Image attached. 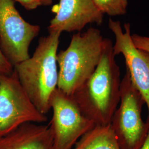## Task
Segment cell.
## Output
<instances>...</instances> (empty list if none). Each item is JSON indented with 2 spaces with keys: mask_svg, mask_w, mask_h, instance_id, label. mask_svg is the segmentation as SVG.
Wrapping results in <instances>:
<instances>
[{
  "mask_svg": "<svg viewBox=\"0 0 149 149\" xmlns=\"http://www.w3.org/2000/svg\"><path fill=\"white\" fill-rule=\"evenodd\" d=\"M132 39L136 48L149 53V37L134 34L132 35Z\"/></svg>",
  "mask_w": 149,
  "mask_h": 149,
  "instance_id": "13",
  "label": "cell"
},
{
  "mask_svg": "<svg viewBox=\"0 0 149 149\" xmlns=\"http://www.w3.org/2000/svg\"><path fill=\"white\" fill-rule=\"evenodd\" d=\"M109 39L96 69L72 96L95 125L111 124L120 100V72Z\"/></svg>",
  "mask_w": 149,
  "mask_h": 149,
  "instance_id": "1",
  "label": "cell"
},
{
  "mask_svg": "<svg viewBox=\"0 0 149 149\" xmlns=\"http://www.w3.org/2000/svg\"><path fill=\"white\" fill-rule=\"evenodd\" d=\"M74 146V149H120L111 124L95 125Z\"/></svg>",
  "mask_w": 149,
  "mask_h": 149,
  "instance_id": "11",
  "label": "cell"
},
{
  "mask_svg": "<svg viewBox=\"0 0 149 149\" xmlns=\"http://www.w3.org/2000/svg\"><path fill=\"white\" fill-rule=\"evenodd\" d=\"M20 3L26 10H33L42 5L41 0H13Z\"/></svg>",
  "mask_w": 149,
  "mask_h": 149,
  "instance_id": "15",
  "label": "cell"
},
{
  "mask_svg": "<svg viewBox=\"0 0 149 149\" xmlns=\"http://www.w3.org/2000/svg\"><path fill=\"white\" fill-rule=\"evenodd\" d=\"M49 32L47 36L40 38L32 56L14 66L28 96L45 115L51 109V98L58 88L57 54L61 33Z\"/></svg>",
  "mask_w": 149,
  "mask_h": 149,
  "instance_id": "2",
  "label": "cell"
},
{
  "mask_svg": "<svg viewBox=\"0 0 149 149\" xmlns=\"http://www.w3.org/2000/svg\"><path fill=\"white\" fill-rule=\"evenodd\" d=\"M108 40L95 28L74 34L69 47L57 54L58 89L73 96L95 71Z\"/></svg>",
  "mask_w": 149,
  "mask_h": 149,
  "instance_id": "3",
  "label": "cell"
},
{
  "mask_svg": "<svg viewBox=\"0 0 149 149\" xmlns=\"http://www.w3.org/2000/svg\"><path fill=\"white\" fill-rule=\"evenodd\" d=\"M50 108L54 149H73L81 136L95 125L83 114L72 96L58 88L51 98Z\"/></svg>",
  "mask_w": 149,
  "mask_h": 149,
  "instance_id": "6",
  "label": "cell"
},
{
  "mask_svg": "<svg viewBox=\"0 0 149 149\" xmlns=\"http://www.w3.org/2000/svg\"><path fill=\"white\" fill-rule=\"evenodd\" d=\"M0 149H54L49 125L28 123L0 138Z\"/></svg>",
  "mask_w": 149,
  "mask_h": 149,
  "instance_id": "10",
  "label": "cell"
},
{
  "mask_svg": "<svg viewBox=\"0 0 149 149\" xmlns=\"http://www.w3.org/2000/svg\"><path fill=\"white\" fill-rule=\"evenodd\" d=\"M47 120L28 96L15 69L11 74L0 72V138L24 124Z\"/></svg>",
  "mask_w": 149,
  "mask_h": 149,
  "instance_id": "5",
  "label": "cell"
},
{
  "mask_svg": "<svg viewBox=\"0 0 149 149\" xmlns=\"http://www.w3.org/2000/svg\"><path fill=\"white\" fill-rule=\"evenodd\" d=\"M144 99L126 71L120 84V100L111 123L120 149H140L149 131V123L142 118Z\"/></svg>",
  "mask_w": 149,
  "mask_h": 149,
  "instance_id": "4",
  "label": "cell"
},
{
  "mask_svg": "<svg viewBox=\"0 0 149 149\" xmlns=\"http://www.w3.org/2000/svg\"><path fill=\"white\" fill-rule=\"evenodd\" d=\"M108 26L116 37V42L113 46L114 55H123L131 81L148 107L146 122L149 123V53L134 45L129 23L124 24V32L120 22L111 18L109 19Z\"/></svg>",
  "mask_w": 149,
  "mask_h": 149,
  "instance_id": "8",
  "label": "cell"
},
{
  "mask_svg": "<svg viewBox=\"0 0 149 149\" xmlns=\"http://www.w3.org/2000/svg\"><path fill=\"white\" fill-rule=\"evenodd\" d=\"M97 9L109 16L122 15L126 13L128 0H93Z\"/></svg>",
  "mask_w": 149,
  "mask_h": 149,
  "instance_id": "12",
  "label": "cell"
},
{
  "mask_svg": "<svg viewBox=\"0 0 149 149\" xmlns=\"http://www.w3.org/2000/svg\"><path fill=\"white\" fill-rule=\"evenodd\" d=\"M52 11L55 15L50 21L49 32L80 31L88 24H101L103 18L93 0H59Z\"/></svg>",
  "mask_w": 149,
  "mask_h": 149,
  "instance_id": "9",
  "label": "cell"
},
{
  "mask_svg": "<svg viewBox=\"0 0 149 149\" xmlns=\"http://www.w3.org/2000/svg\"><path fill=\"white\" fill-rule=\"evenodd\" d=\"M42 5H49L52 3L53 0H41Z\"/></svg>",
  "mask_w": 149,
  "mask_h": 149,
  "instance_id": "17",
  "label": "cell"
},
{
  "mask_svg": "<svg viewBox=\"0 0 149 149\" xmlns=\"http://www.w3.org/2000/svg\"><path fill=\"white\" fill-rule=\"evenodd\" d=\"M140 149H149V131L144 144H143Z\"/></svg>",
  "mask_w": 149,
  "mask_h": 149,
  "instance_id": "16",
  "label": "cell"
},
{
  "mask_svg": "<svg viewBox=\"0 0 149 149\" xmlns=\"http://www.w3.org/2000/svg\"><path fill=\"white\" fill-rule=\"evenodd\" d=\"M13 70V65L7 58L0 45V72L5 74H11Z\"/></svg>",
  "mask_w": 149,
  "mask_h": 149,
  "instance_id": "14",
  "label": "cell"
},
{
  "mask_svg": "<svg viewBox=\"0 0 149 149\" xmlns=\"http://www.w3.org/2000/svg\"><path fill=\"white\" fill-rule=\"evenodd\" d=\"M39 31V26L22 18L13 0H0V45L13 66L30 57L31 43Z\"/></svg>",
  "mask_w": 149,
  "mask_h": 149,
  "instance_id": "7",
  "label": "cell"
}]
</instances>
